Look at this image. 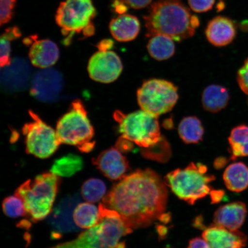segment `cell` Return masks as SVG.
<instances>
[{
    "label": "cell",
    "mask_w": 248,
    "mask_h": 248,
    "mask_svg": "<svg viewBox=\"0 0 248 248\" xmlns=\"http://www.w3.org/2000/svg\"><path fill=\"white\" fill-rule=\"evenodd\" d=\"M154 170H138L113 186L102 198L104 205L116 211L131 229L146 228L165 212L168 191Z\"/></svg>",
    "instance_id": "cell-1"
},
{
    "label": "cell",
    "mask_w": 248,
    "mask_h": 248,
    "mask_svg": "<svg viewBox=\"0 0 248 248\" xmlns=\"http://www.w3.org/2000/svg\"><path fill=\"white\" fill-rule=\"evenodd\" d=\"M146 36L164 35L176 42L193 36L200 26L199 18L191 15L181 0H159L151 5L144 16Z\"/></svg>",
    "instance_id": "cell-2"
},
{
    "label": "cell",
    "mask_w": 248,
    "mask_h": 248,
    "mask_svg": "<svg viewBox=\"0 0 248 248\" xmlns=\"http://www.w3.org/2000/svg\"><path fill=\"white\" fill-rule=\"evenodd\" d=\"M99 221L97 224L80 234L75 239L49 248H125L120 242L133 229L123 221L116 211L100 204Z\"/></svg>",
    "instance_id": "cell-3"
},
{
    "label": "cell",
    "mask_w": 248,
    "mask_h": 248,
    "mask_svg": "<svg viewBox=\"0 0 248 248\" xmlns=\"http://www.w3.org/2000/svg\"><path fill=\"white\" fill-rule=\"evenodd\" d=\"M60 176L51 172L42 173L27 181L15 191L23 200L27 216L33 222L44 219L51 213L61 185Z\"/></svg>",
    "instance_id": "cell-4"
},
{
    "label": "cell",
    "mask_w": 248,
    "mask_h": 248,
    "mask_svg": "<svg viewBox=\"0 0 248 248\" xmlns=\"http://www.w3.org/2000/svg\"><path fill=\"white\" fill-rule=\"evenodd\" d=\"M207 171L206 166L191 163L185 169H176L169 173L164 182L180 199L193 204L210 193V183L216 179Z\"/></svg>",
    "instance_id": "cell-5"
},
{
    "label": "cell",
    "mask_w": 248,
    "mask_h": 248,
    "mask_svg": "<svg viewBox=\"0 0 248 248\" xmlns=\"http://www.w3.org/2000/svg\"><path fill=\"white\" fill-rule=\"evenodd\" d=\"M56 132L61 143L75 145L83 153H89L94 147V129L79 100L74 101L69 111L59 120Z\"/></svg>",
    "instance_id": "cell-6"
},
{
    "label": "cell",
    "mask_w": 248,
    "mask_h": 248,
    "mask_svg": "<svg viewBox=\"0 0 248 248\" xmlns=\"http://www.w3.org/2000/svg\"><path fill=\"white\" fill-rule=\"evenodd\" d=\"M97 12L92 0H66L62 2L58 8L55 20L61 28L62 33L67 36L65 43L76 33H82L90 37L94 33L93 20Z\"/></svg>",
    "instance_id": "cell-7"
},
{
    "label": "cell",
    "mask_w": 248,
    "mask_h": 248,
    "mask_svg": "<svg viewBox=\"0 0 248 248\" xmlns=\"http://www.w3.org/2000/svg\"><path fill=\"white\" fill-rule=\"evenodd\" d=\"M114 118L119 124L122 136L140 147H150L162 137L157 117L143 110L127 114L117 110Z\"/></svg>",
    "instance_id": "cell-8"
},
{
    "label": "cell",
    "mask_w": 248,
    "mask_h": 248,
    "mask_svg": "<svg viewBox=\"0 0 248 248\" xmlns=\"http://www.w3.org/2000/svg\"><path fill=\"white\" fill-rule=\"evenodd\" d=\"M137 97L141 110L157 117L174 107L178 100V89L167 80L152 79L138 90Z\"/></svg>",
    "instance_id": "cell-9"
},
{
    "label": "cell",
    "mask_w": 248,
    "mask_h": 248,
    "mask_svg": "<svg viewBox=\"0 0 248 248\" xmlns=\"http://www.w3.org/2000/svg\"><path fill=\"white\" fill-rule=\"evenodd\" d=\"M32 121L25 124L26 151L33 156L46 159L53 155L61 144L56 131L40 119L33 111H29Z\"/></svg>",
    "instance_id": "cell-10"
},
{
    "label": "cell",
    "mask_w": 248,
    "mask_h": 248,
    "mask_svg": "<svg viewBox=\"0 0 248 248\" xmlns=\"http://www.w3.org/2000/svg\"><path fill=\"white\" fill-rule=\"evenodd\" d=\"M123 63L113 51H98L89 61V76L96 82L109 83L115 81L123 71Z\"/></svg>",
    "instance_id": "cell-11"
},
{
    "label": "cell",
    "mask_w": 248,
    "mask_h": 248,
    "mask_svg": "<svg viewBox=\"0 0 248 248\" xmlns=\"http://www.w3.org/2000/svg\"><path fill=\"white\" fill-rule=\"evenodd\" d=\"M63 86V78L60 73L47 68L39 71L34 76L31 94L40 101H55L60 97Z\"/></svg>",
    "instance_id": "cell-12"
},
{
    "label": "cell",
    "mask_w": 248,
    "mask_h": 248,
    "mask_svg": "<svg viewBox=\"0 0 248 248\" xmlns=\"http://www.w3.org/2000/svg\"><path fill=\"white\" fill-rule=\"evenodd\" d=\"M93 164L111 181H118L125 176L129 169L128 160L116 147L102 151L92 160Z\"/></svg>",
    "instance_id": "cell-13"
},
{
    "label": "cell",
    "mask_w": 248,
    "mask_h": 248,
    "mask_svg": "<svg viewBox=\"0 0 248 248\" xmlns=\"http://www.w3.org/2000/svg\"><path fill=\"white\" fill-rule=\"evenodd\" d=\"M202 237L211 248H243L247 243V237L243 232L216 225L205 229Z\"/></svg>",
    "instance_id": "cell-14"
},
{
    "label": "cell",
    "mask_w": 248,
    "mask_h": 248,
    "mask_svg": "<svg viewBox=\"0 0 248 248\" xmlns=\"http://www.w3.org/2000/svg\"><path fill=\"white\" fill-rule=\"evenodd\" d=\"M247 213V206L244 203L235 202L228 203L217 210L214 215V223L228 230L238 231L243 225Z\"/></svg>",
    "instance_id": "cell-15"
},
{
    "label": "cell",
    "mask_w": 248,
    "mask_h": 248,
    "mask_svg": "<svg viewBox=\"0 0 248 248\" xmlns=\"http://www.w3.org/2000/svg\"><path fill=\"white\" fill-rule=\"evenodd\" d=\"M33 40L29 54L31 63L42 69L53 66L60 57L57 45L50 40H37L36 36Z\"/></svg>",
    "instance_id": "cell-16"
},
{
    "label": "cell",
    "mask_w": 248,
    "mask_h": 248,
    "mask_svg": "<svg viewBox=\"0 0 248 248\" xmlns=\"http://www.w3.org/2000/svg\"><path fill=\"white\" fill-rule=\"evenodd\" d=\"M205 33L211 44L216 46H223L232 42L236 35V29L233 21L219 16L210 21Z\"/></svg>",
    "instance_id": "cell-17"
},
{
    "label": "cell",
    "mask_w": 248,
    "mask_h": 248,
    "mask_svg": "<svg viewBox=\"0 0 248 248\" xmlns=\"http://www.w3.org/2000/svg\"><path fill=\"white\" fill-rule=\"evenodd\" d=\"M4 69L2 83L6 89L15 92L26 88L30 79V69L26 62L17 59L4 67Z\"/></svg>",
    "instance_id": "cell-18"
},
{
    "label": "cell",
    "mask_w": 248,
    "mask_h": 248,
    "mask_svg": "<svg viewBox=\"0 0 248 248\" xmlns=\"http://www.w3.org/2000/svg\"><path fill=\"white\" fill-rule=\"evenodd\" d=\"M79 198H65L53 211L49 218L50 224L56 230L66 232L77 229L74 221L73 213Z\"/></svg>",
    "instance_id": "cell-19"
},
{
    "label": "cell",
    "mask_w": 248,
    "mask_h": 248,
    "mask_svg": "<svg viewBox=\"0 0 248 248\" xmlns=\"http://www.w3.org/2000/svg\"><path fill=\"white\" fill-rule=\"evenodd\" d=\"M109 29L113 38L121 42L132 41L140 30V23L135 16L122 14L110 21Z\"/></svg>",
    "instance_id": "cell-20"
},
{
    "label": "cell",
    "mask_w": 248,
    "mask_h": 248,
    "mask_svg": "<svg viewBox=\"0 0 248 248\" xmlns=\"http://www.w3.org/2000/svg\"><path fill=\"white\" fill-rule=\"evenodd\" d=\"M202 105L206 111L217 113L224 109L228 104L229 94L224 87L217 85L207 86L202 94Z\"/></svg>",
    "instance_id": "cell-21"
},
{
    "label": "cell",
    "mask_w": 248,
    "mask_h": 248,
    "mask_svg": "<svg viewBox=\"0 0 248 248\" xmlns=\"http://www.w3.org/2000/svg\"><path fill=\"white\" fill-rule=\"evenodd\" d=\"M223 178L229 190L239 193L248 187V167L242 162L232 163L226 169Z\"/></svg>",
    "instance_id": "cell-22"
},
{
    "label": "cell",
    "mask_w": 248,
    "mask_h": 248,
    "mask_svg": "<svg viewBox=\"0 0 248 248\" xmlns=\"http://www.w3.org/2000/svg\"><path fill=\"white\" fill-rule=\"evenodd\" d=\"M149 54L155 60L164 61L172 57L175 52L173 40L164 35L152 37L147 45Z\"/></svg>",
    "instance_id": "cell-23"
},
{
    "label": "cell",
    "mask_w": 248,
    "mask_h": 248,
    "mask_svg": "<svg viewBox=\"0 0 248 248\" xmlns=\"http://www.w3.org/2000/svg\"><path fill=\"white\" fill-rule=\"evenodd\" d=\"M180 138L186 144H197L202 140L204 128L199 119L194 116L185 117L178 126Z\"/></svg>",
    "instance_id": "cell-24"
},
{
    "label": "cell",
    "mask_w": 248,
    "mask_h": 248,
    "mask_svg": "<svg viewBox=\"0 0 248 248\" xmlns=\"http://www.w3.org/2000/svg\"><path fill=\"white\" fill-rule=\"evenodd\" d=\"M99 208L91 203L78 204L73 213L74 221L82 229H89L97 224L99 221Z\"/></svg>",
    "instance_id": "cell-25"
},
{
    "label": "cell",
    "mask_w": 248,
    "mask_h": 248,
    "mask_svg": "<svg viewBox=\"0 0 248 248\" xmlns=\"http://www.w3.org/2000/svg\"><path fill=\"white\" fill-rule=\"evenodd\" d=\"M231 159L248 156V126L241 125L232 129L229 138Z\"/></svg>",
    "instance_id": "cell-26"
},
{
    "label": "cell",
    "mask_w": 248,
    "mask_h": 248,
    "mask_svg": "<svg viewBox=\"0 0 248 248\" xmlns=\"http://www.w3.org/2000/svg\"><path fill=\"white\" fill-rule=\"evenodd\" d=\"M83 162L78 155L69 154L55 160L51 169V172L59 176L69 177L81 170Z\"/></svg>",
    "instance_id": "cell-27"
},
{
    "label": "cell",
    "mask_w": 248,
    "mask_h": 248,
    "mask_svg": "<svg viewBox=\"0 0 248 248\" xmlns=\"http://www.w3.org/2000/svg\"><path fill=\"white\" fill-rule=\"evenodd\" d=\"M107 186L100 179L91 178L83 184L81 193L83 199L89 202H97L105 197Z\"/></svg>",
    "instance_id": "cell-28"
},
{
    "label": "cell",
    "mask_w": 248,
    "mask_h": 248,
    "mask_svg": "<svg viewBox=\"0 0 248 248\" xmlns=\"http://www.w3.org/2000/svg\"><path fill=\"white\" fill-rule=\"evenodd\" d=\"M21 33L17 27L9 28L1 36V66L4 67L11 63V42L19 38Z\"/></svg>",
    "instance_id": "cell-29"
},
{
    "label": "cell",
    "mask_w": 248,
    "mask_h": 248,
    "mask_svg": "<svg viewBox=\"0 0 248 248\" xmlns=\"http://www.w3.org/2000/svg\"><path fill=\"white\" fill-rule=\"evenodd\" d=\"M141 153L148 159L163 162L170 159L171 151L169 142L162 136L157 143L150 147L142 148Z\"/></svg>",
    "instance_id": "cell-30"
},
{
    "label": "cell",
    "mask_w": 248,
    "mask_h": 248,
    "mask_svg": "<svg viewBox=\"0 0 248 248\" xmlns=\"http://www.w3.org/2000/svg\"><path fill=\"white\" fill-rule=\"evenodd\" d=\"M2 207L5 215L11 218L27 216L23 201L16 195L5 198L2 202Z\"/></svg>",
    "instance_id": "cell-31"
},
{
    "label": "cell",
    "mask_w": 248,
    "mask_h": 248,
    "mask_svg": "<svg viewBox=\"0 0 248 248\" xmlns=\"http://www.w3.org/2000/svg\"><path fill=\"white\" fill-rule=\"evenodd\" d=\"M16 2V0H1L0 23L1 26L8 23L12 19Z\"/></svg>",
    "instance_id": "cell-32"
},
{
    "label": "cell",
    "mask_w": 248,
    "mask_h": 248,
    "mask_svg": "<svg viewBox=\"0 0 248 248\" xmlns=\"http://www.w3.org/2000/svg\"><path fill=\"white\" fill-rule=\"evenodd\" d=\"M192 10L197 13L211 10L215 5V0H188Z\"/></svg>",
    "instance_id": "cell-33"
},
{
    "label": "cell",
    "mask_w": 248,
    "mask_h": 248,
    "mask_svg": "<svg viewBox=\"0 0 248 248\" xmlns=\"http://www.w3.org/2000/svg\"><path fill=\"white\" fill-rule=\"evenodd\" d=\"M237 81L242 91L248 95V58L238 71Z\"/></svg>",
    "instance_id": "cell-34"
},
{
    "label": "cell",
    "mask_w": 248,
    "mask_h": 248,
    "mask_svg": "<svg viewBox=\"0 0 248 248\" xmlns=\"http://www.w3.org/2000/svg\"><path fill=\"white\" fill-rule=\"evenodd\" d=\"M133 143L134 142L129 140L121 136L116 142V148L121 153H128L133 150V146H134Z\"/></svg>",
    "instance_id": "cell-35"
},
{
    "label": "cell",
    "mask_w": 248,
    "mask_h": 248,
    "mask_svg": "<svg viewBox=\"0 0 248 248\" xmlns=\"http://www.w3.org/2000/svg\"><path fill=\"white\" fill-rule=\"evenodd\" d=\"M153 0H124L129 7L135 9H140L147 7Z\"/></svg>",
    "instance_id": "cell-36"
},
{
    "label": "cell",
    "mask_w": 248,
    "mask_h": 248,
    "mask_svg": "<svg viewBox=\"0 0 248 248\" xmlns=\"http://www.w3.org/2000/svg\"><path fill=\"white\" fill-rule=\"evenodd\" d=\"M188 248H211L209 244L204 238H193L189 242Z\"/></svg>",
    "instance_id": "cell-37"
},
{
    "label": "cell",
    "mask_w": 248,
    "mask_h": 248,
    "mask_svg": "<svg viewBox=\"0 0 248 248\" xmlns=\"http://www.w3.org/2000/svg\"><path fill=\"white\" fill-rule=\"evenodd\" d=\"M114 42L110 39H105L102 40L97 45L99 51L110 50L113 48Z\"/></svg>",
    "instance_id": "cell-38"
},
{
    "label": "cell",
    "mask_w": 248,
    "mask_h": 248,
    "mask_svg": "<svg viewBox=\"0 0 248 248\" xmlns=\"http://www.w3.org/2000/svg\"><path fill=\"white\" fill-rule=\"evenodd\" d=\"M124 2L125 1L123 2L122 0H114L113 7L118 14L121 15L124 14L127 11V9H128L126 6L124 4Z\"/></svg>",
    "instance_id": "cell-39"
},
{
    "label": "cell",
    "mask_w": 248,
    "mask_h": 248,
    "mask_svg": "<svg viewBox=\"0 0 248 248\" xmlns=\"http://www.w3.org/2000/svg\"><path fill=\"white\" fill-rule=\"evenodd\" d=\"M210 193L212 203L219 202L225 195V192L222 190H213Z\"/></svg>",
    "instance_id": "cell-40"
},
{
    "label": "cell",
    "mask_w": 248,
    "mask_h": 248,
    "mask_svg": "<svg viewBox=\"0 0 248 248\" xmlns=\"http://www.w3.org/2000/svg\"><path fill=\"white\" fill-rule=\"evenodd\" d=\"M226 162H227V161H226L225 158L218 157L216 160L214 165H215L216 169H220L225 165Z\"/></svg>",
    "instance_id": "cell-41"
},
{
    "label": "cell",
    "mask_w": 248,
    "mask_h": 248,
    "mask_svg": "<svg viewBox=\"0 0 248 248\" xmlns=\"http://www.w3.org/2000/svg\"><path fill=\"white\" fill-rule=\"evenodd\" d=\"M163 126L164 128L170 129L172 128L173 126V123L172 122V120L170 119H167L165 121V122L163 123Z\"/></svg>",
    "instance_id": "cell-42"
}]
</instances>
